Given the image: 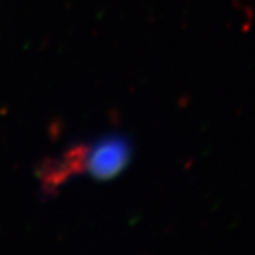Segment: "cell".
<instances>
[{
  "label": "cell",
  "instance_id": "6da1fadb",
  "mask_svg": "<svg viewBox=\"0 0 255 255\" xmlns=\"http://www.w3.org/2000/svg\"><path fill=\"white\" fill-rule=\"evenodd\" d=\"M130 156V149L124 139H104L91 147L85 156V169L98 180H108L121 173Z\"/></svg>",
  "mask_w": 255,
  "mask_h": 255
}]
</instances>
